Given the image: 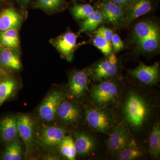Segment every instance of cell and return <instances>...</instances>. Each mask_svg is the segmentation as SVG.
<instances>
[{
  "mask_svg": "<svg viewBox=\"0 0 160 160\" xmlns=\"http://www.w3.org/2000/svg\"><path fill=\"white\" fill-rule=\"evenodd\" d=\"M125 122L135 129L142 127L147 122L150 109L144 98L135 92L129 93L123 109Z\"/></svg>",
  "mask_w": 160,
  "mask_h": 160,
  "instance_id": "cell-1",
  "label": "cell"
},
{
  "mask_svg": "<svg viewBox=\"0 0 160 160\" xmlns=\"http://www.w3.org/2000/svg\"><path fill=\"white\" fill-rule=\"evenodd\" d=\"M119 95V89L114 82L103 81L92 87L90 92L92 100L99 106H104L114 103Z\"/></svg>",
  "mask_w": 160,
  "mask_h": 160,
  "instance_id": "cell-2",
  "label": "cell"
},
{
  "mask_svg": "<svg viewBox=\"0 0 160 160\" xmlns=\"http://www.w3.org/2000/svg\"><path fill=\"white\" fill-rule=\"evenodd\" d=\"M86 119L89 126L98 132L108 134L113 129V119L108 112L98 108L86 110Z\"/></svg>",
  "mask_w": 160,
  "mask_h": 160,
  "instance_id": "cell-3",
  "label": "cell"
},
{
  "mask_svg": "<svg viewBox=\"0 0 160 160\" xmlns=\"http://www.w3.org/2000/svg\"><path fill=\"white\" fill-rule=\"evenodd\" d=\"M132 138L129 126L125 121H123L112 129L107 140V149L111 153L117 154Z\"/></svg>",
  "mask_w": 160,
  "mask_h": 160,
  "instance_id": "cell-4",
  "label": "cell"
},
{
  "mask_svg": "<svg viewBox=\"0 0 160 160\" xmlns=\"http://www.w3.org/2000/svg\"><path fill=\"white\" fill-rule=\"evenodd\" d=\"M63 100V93L62 92H52L48 95L39 107L38 112L40 118L46 122L54 120L58 107Z\"/></svg>",
  "mask_w": 160,
  "mask_h": 160,
  "instance_id": "cell-5",
  "label": "cell"
},
{
  "mask_svg": "<svg viewBox=\"0 0 160 160\" xmlns=\"http://www.w3.org/2000/svg\"><path fill=\"white\" fill-rule=\"evenodd\" d=\"M129 73L144 85L151 86L158 82L160 78V66L159 63H155L151 66H147L139 62L138 66Z\"/></svg>",
  "mask_w": 160,
  "mask_h": 160,
  "instance_id": "cell-6",
  "label": "cell"
},
{
  "mask_svg": "<svg viewBox=\"0 0 160 160\" xmlns=\"http://www.w3.org/2000/svg\"><path fill=\"white\" fill-rule=\"evenodd\" d=\"M152 0H135L124 11L120 26L129 25L136 19L147 14L152 8Z\"/></svg>",
  "mask_w": 160,
  "mask_h": 160,
  "instance_id": "cell-7",
  "label": "cell"
},
{
  "mask_svg": "<svg viewBox=\"0 0 160 160\" xmlns=\"http://www.w3.org/2000/svg\"><path fill=\"white\" fill-rule=\"evenodd\" d=\"M76 35L72 32L68 31L52 40L51 42L62 56L70 62L72 60L74 52L78 47Z\"/></svg>",
  "mask_w": 160,
  "mask_h": 160,
  "instance_id": "cell-8",
  "label": "cell"
},
{
  "mask_svg": "<svg viewBox=\"0 0 160 160\" xmlns=\"http://www.w3.org/2000/svg\"><path fill=\"white\" fill-rule=\"evenodd\" d=\"M118 72L117 64L109 60H104L96 63L88 70L89 77L99 82L110 81L116 76Z\"/></svg>",
  "mask_w": 160,
  "mask_h": 160,
  "instance_id": "cell-9",
  "label": "cell"
},
{
  "mask_svg": "<svg viewBox=\"0 0 160 160\" xmlns=\"http://www.w3.org/2000/svg\"><path fill=\"white\" fill-rule=\"evenodd\" d=\"M89 74L86 69L75 72L69 78L68 92L74 99L81 98L86 93L89 84Z\"/></svg>",
  "mask_w": 160,
  "mask_h": 160,
  "instance_id": "cell-10",
  "label": "cell"
},
{
  "mask_svg": "<svg viewBox=\"0 0 160 160\" xmlns=\"http://www.w3.org/2000/svg\"><path fill=\"white\" fill-rule=\"evenodd\" d=\"M82 115L78 106L69 101L62 100L58 107L56 117L65 124H72L78 122Z\"/></svg>",
  "mask_w": 160,
  "mask_h": 160,
  "instance_id": "cell-11",
  "label": "cell"
},
{
  "mask_svg": "<svg viewBox=\"0 0 160 160\" xmlns=\"http://www.w3.org/2000/svg\"><path fill=\"white\" fill-rule=\"evenodd\" d=\"M99 11L104 21L116 26H120L121 19L126 8L114 3L103 1L99 5Z\"/></svg>",
  "mask_w": 160,
  "mask_h": 160,
  "instance_id": "cell-12",
  "label": "cell"
},
{
  "mask_svg": "<svg viewBox=\"0 0 160 160\" xmlns=\"http://www.w3.org/2000/svg\"><path fill=\"white\" fill-rule=\"evenodd\" d=\"M65 129L58 126H44L39 136L41 144L46 147H53L59 145L66 136Z\"/></svg>",
  "mask_w": 160,
  "mask_h": 160,
  "instance_id": "cell-13",
  "label": "cell"
},
{
  "mask_svg": "<svg viewBox=\"0 0 160 160\" xmlns=\"http://www.w3.org/2000/svg\"><path fill=\"white\" fill-rule=\"evenodd\" d=\"M18 132L24 141L26 149L31 145L34 134V123L32 118L27 114H22L17 117Z\"/></svg>",
  "mask_w": 160,
  "mask_h": 160,
  "instance_id": "cell-14",
  "label": "cell"
},
{
  "mask_svg": "<svg viewBox=\"0 0 160 160\" xmlns=\"http://www.w3.org/2000/svg\"><path fill=\"white\" fill-rule=\"evenodd\" d=\"M156 36H160L159 29L157 25L151 22L143 21L135 26L132 40L137 44L145 39Z\"/></svg>",
  "mask_w": 160,
  "mask_h": 160,
  "instance_id": "cell-15",
  "label": "cell"
},
{
  "mask_svg": "<svg viewBox=\"0 0 160 160\" xmlns=\"http://www.w3.org/2000/svg\"><path fill=\"white\" fill-rule=\"evenodd\" d=\"M73 140L77 154L78 156L90 154L96 147V143L94 138L84 132H75Z\"/></svg>",
  "mask_w": 160,
  "mask_h": 160,
  "instance_id": "cell-16",
  "label": "cell"
},
{
  "mask_svg": "<svg viewBox=\"0 0 160 160\" xmlns=\"http://www.w3.org/2000/svg\"><path fill=\"white\" fill-rule=\"evenodd\" d=\"M18 134L16 117H6L0 121V136L4 142L8 143L13 142Z\"/></svg>",
  "mask_w": 160,
  "mask_h": 160,
  "instance_id": "cell-17",
  "label": "cell"
},
{
  "mask_svg": "<svg viewBox=\"0 0 160 160\" xmlns=\"http://www.w3.org/2000/svg\"><path fill=\"white\" fill-rule=\"evenodd\" d=\"M22 17L12 8L3 9L0 13V32L16 29L21 25Z\"/></svg>",
  "mask_w": 160,
  "mask_h": 160,
  "instance_id": "cell-18",
  "label": "cell"
},
{
  "mask_svg": "<svg viewBox=\"0 0 160 160\" xmlns=\"http://www.w3.org/2000/svg\"><path fill=\"white\" fill-rule=\"evenodd\" d=\"M0 64L6 68L14 70H19L22 67L21 61L18 55L9 48L1 50Z\"/></svg>",
  "mask_w": 160,
  "mask_h": 160,
  "instance_id": "cell-19",
  "label": "cell"
},
{
  "mask_svg": "<svg viewBox=\"0 0 160 160\" xmlns=\"http://www.w3.org/2000/svg\"><path fill=\"white\" fill-rule=\"evenodd\" d=\"M117 154L119 160H131L141 158L144 155V152L132 138Z\"/></svg>",
  "mask_w": 160,
  "mask_h": 160,
  "instance_id": "cell-20",
  "label": "cell"
},
{
  "mask_svg": "<svg viewBox=\"0 0 160 160\" xmlns=\"http://www.w3.org/2000/svg\"><path fill=\"white\" fill-rule=\"evenodd\" d=\"M149 147L152 156L156 158L160 153V125L159 122L156 123L149 136Z\"/></svg>",
  "mask_w": 160,
  "mask_h": 160,
  "instance_id": "cell-21",
  "label": "cell"
},
{
  "mask_svg": "<svg viewBox=\"0 0 160 160\" xmlns=\"http://www.w3.org/2000/svg\"><path fill=\"white\" fill-rule=\"evenodd\" d=\"M104 22L102 15L99 10H94L82 23L79 33L86 31H93Z\"/></svg>",
  "mask_w": 160,
  "mask_h": 160,
  "instance_id": "cell-22",
  "label": "cell"
},
{
  "mask_svg": "<svg viewBox=\"0 0 160 160\" xmlns=\"http://www.w3.org/2000/svg\"><path fill=\"white\" fill-rule=\"evenodd\" d=\"M59 146L60 152L64 157L69 160L75 159L76 151L72 138L65 136Z\"/></svg>",
  "mask_w": 160,
  "mask_h": 160,
  "instance_id": "cell-23",
  "label": "cell"
},
{
  "mask_svg": "<svg viewBox=\"0 0 160 160\" xmlns=\"http://www.w3.org/2000/svg\"><path fill=\"white\" fill-rule=\"evenodd\" d=\"M17 87L16 82L12 79H6L0 82V102L2 103L11 97Z\"/></svg>",
  "mask_w": 160,
  "mask_h": 160,
  "instance_id": "cell-24",
  "label": "cell"
},
{
  "mask_svg": "<svg viewBox=\"0 0 160 160\" xmlns=\"http://www.w3.org/2000/svg\"><path fill=\"white\" fill-rule=\"evenodd\" d=\"M6 146L2 159L4 160H20L22 159V148L16 140L9 143Z\"/></svg>",
  "mask_w": 160,
  "mask_h": 160,
  "instance_id": "cell-25",
  "label": "cell"
},
{
  "mask_svg": "<svg viewBox=\"0 0 160 160\" xmlns=\"http://www.w3.org/2000/svg\"><path fill=\"white\" fill-rule=\"evenodd\" d=\"M159 44L160 36H156L141 41L137 44V47L138 51L140 52H152L158 48Z\"/></svg>",
  "mask_w": 160,
  "mask_h": 160,
  "instance_id": "cell-26",
  "label": "cell"
},
{
  "mask_svg": "<svg viewBox=\"0 0 160 160\" xmlns=\"http://www.w3.org/2000/svg\"><path fill=\"white\" fill-rule=\"evenodd\" d=\"M94 10L93 7L88 4H75L71 9L73 16L78 20L86 19Z\"/></svg>",
  "mask_w": 160,
  "mask_h": 160,
  "instance_id": "cell-27",
  "label": "cell"
},
{
  "mask_svg": "<svg viewBox=\"0 0 160 160\" xmlns=\"http://www.w3.org/2000/svg\"><path fill=\"white\" fill-rule=\"evenodd\" d=\"M92 41L94 46L101 50L103 54L106 56L110 54L112 50L111 44L106 39L99 36L96 35Z\"/></svg>",
  "mask_w": 160,
  "mask_h": 160,
  "instance_id": "cell-28",
  "label": "cell"
},
{
  "mask_svg": "<svg viewBox=\"0 0 160 160\" xmlns=\"http://www.w3.org/2000/svg\"><path fill=\"white\" fill-rule=\"evenodd\" d=\"M63 2V0H38L36 6L46 10H54L62 6Z\"/></svg>",
  "mask_w": 160,
  "mask_h": 160,
  "instance_id": "cell-29",
  "label": "cell"
},
{
  "mask_svg": "<svg viewBox=\"0 0 160 160\" xmlns=\"http://www.w3.org/2000/svg\"><path fill=\"white\" fill-rule=\"evenodd\" d=\"M96 33V35L102 37L109 42L111 43L113 33V32L111 29L104 26H102L99 28Z\"/></svg>",
  "mask_w": 160,
  "mask_h": 160,
  "instance_id": "cell-30",
  "label": "cell"
},
{
  "mask_svg": "<svg viewBox=\"0 0 160 160\" xmlns=\"http://www.w3.org/2000/svg\"><path fill=\"white\" fill-rule=\"evenodd\" d=\"M0 38H7L19 42L18 35L16 29H10L1 32Z\"/></svg>",
  "mask_w": 160,
  "mask_h": 160,
  "instance_id": "cell-31",
  "label": "cell"
},
{
  "mask_svg": "<svg viewBox=\"0 0 160 160\" xmlns=\"http://www.w3.org/2000/svg\"><path fill=\"white\" fill-rule=\"evenodd\" d=\"M112 47L115 52H118L122 49L124 45L119 36L118 34H113L111 39Z\"/></svg>",
  "mask_w": 160,
  "mask_h": 160,
  "instance_id": "cell-32",
  "label": "cell"
},
{
  "mask_svg": "<svg viewBox=\"0 0 160 160\" xmlns=\"http://www.w3.org/2000/svg\"><path fill=\"white\" fill-rule=\"evenodd\" d=\"M0 42L2 46L7 48H16L18 46L19 44L18 41L7 38H0Z\"/></svg>",
  "mask_w": 160,
  "mask_h": 160,
  "instance_id": "cell-33",
  "label": "cell"
},
{
  "mask_svg": "<svg viewBox=\"0 0 160 160\" xmlns=\"http://www.w3.org/2000/svg\"><path fill=\"white\" fill-rule=\"evenodd\" d=\"M135 0H103V1H107L114 3L120 6H123L126 8Z\"/></svg>",
  "mask_w": 160,
  "mask_h": 160,
  "instance_id": "cell-34",
  "label": "cell"
},
{
  "mask_svg": "<svg viewBox=\"0 0 160 160\" xmlns=\"http://www.w3.org/2000/svg\"><path fill=\"white\" fill-rule=\"evenodd\" d=\"M108 60H109L110 62H111L117 64V58L114 54H112L110 55V56L109 57V59Z\"/></svg>",
  "mask_w": 160,
  "mask_h": 160,
  "instance_id": "cell-35",
  "label": "cell"
},
{
  "mask_svg": "<svg viewBox=\"0 0 160 160\" xmlns=\"http://www.w3.org/2000/svg\"><path fill=\"white\" fill-rule=\"evenodd\" d=\"M6 73L5 71L1 67V64H0V78L2 77H4L6 75Z\"/></svg>",
  "mask_w": 160,
  "mask_h": 160,
  "instance_id": "cell-36",
  "label": "cell"
},
{
  "mask_svg": "<svg viewBox=\"0 0 160 160\" xmlns=\"http://www.w3.org/2000/svg\"><path fill=\"white\" fill-rule=\"evenodd\" d=\"M18 1L22 3V4L26 5V4L29 3L30 2V0H18Z\"/></svg>",
  "mask_w": 160,
  "mask_h": 160,
  "instance_id": "cell-37",
  "label": "cell"
},
{
  "mask_svg": "<svg viewBox=\"0 0 160 160\" xmlns=\"http://www.w3.org/2000/svg\"><path fill=\"white\" fill-rule=\"evenodd\" d=\"M2 47V44H1V42H0V49H1V47Z\"/></svg>",
  "mask_w": 160,
  "mask_h": 160,
  "instance_id": "cell-38",
  "label": "cell"
},
{
  "mask_svg": "<svg viewBox=\"0 0 160 160\" xmlns=\"http://www.w3.org/2000/svg\"><path fill=\"white\" fill-rule=\"evenodd\" d=\"M72 1H76V0H72Z\"/></svg>",
  "mask_w": 160,
  "mask_h": 160,
  "instance_id": "cell-39",
  "label": "cell"
},
{
  "mask_svg": "<svg viewBox=\"0 0 160 160\" xmlns=\"http://www.w3.org/2000/svg\"><path fill=\"white\" fill-rule=\"evenodd\" d=\"M1 104V102H0V104Z\"/></svg>",
  "mask_w": 160,
  "mask_h": 160,
  "instance_id": "cell-40",
  "label": "cell"
}]
</instances>
